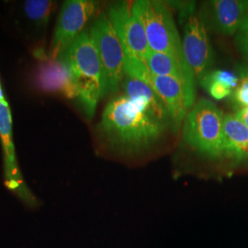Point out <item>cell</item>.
Here are the masks:
<instances>
[{
	"instance_id": "obj_1",
	"label": "cell",
	"mask_w": 248,
	"mask_h": 248,
	"mask_svg": "<svg viewBox=\"0 0 248 248\" xmlns=\"http://www.w3.org/2000/svg\"><path fill=\"white\" fill-rule=\"evenodd\" d=\"M168 125L140 103L123 95L107 105L99 132L112 146L136 149L156 141Z\"/></svg>"
},
{
	"instance_id": "obj_2",
	"label": "cell",
	"mask_w": 248,
	"mask_h": 248,
	"mask_svg": "<svg viewBox=\"0 0 248 248\" xmlns=\"http://www.w3.org/2000/svg\"><path fill=\"white\" fill-rule=\"evenodd\" d=\"M71 72L80 103L92 118L98 100L107 92L106 79L97 48L89 33L83 31L59 57Z\"/></svg>"
},
{
	"instance_id": "obj_3",
	"label": "cell",
	"mask_w": 248,
	"mask_h": 248,
	"mask_svg": "<svg viewBox=\"0 0 248 248\" xmlns=\"http://www.w3.org/2000/svg\"><path fill=\"white\" fill-rule=\"evenodd\" d=\"M133 10L142 23L151 51L185 59L177 27L166 3L138 0L133 2Z\"/></svg>"
},
{
	"instance_id": "obj_4",
	"label": "cell",
	"mask_w": 248,
	"mask_h": 248,
	"mask_svg": "<svg viewBox=\"0 0 248 248\" xmlns=\"http://www.w3.org/2000/svg\"><path fill=\"white\" fill-rule=\"evenodd\" d=\"M125 61L124 70L127 77L145 83L158 95L169 111L175 130H178L187 111L194 104L195 93L178 80L153 74L142 60L126 57Z\"/></svg>"
},
{
	"instance_id": "obj_5",
	"label": "cell",
	"mask_w": 248,
	"mask_h": 248,
	"mask_svg": "<svg viewBox=\"0 0 248 248\" xmlns=\"http://www.w3.org/2000/svg\"><path fill=\"white\" fill-rule=\"evenodd\" d=\"M222 112L211 100L202 98L186 114L183 138L194 149L218 157L223 154Z\"/></svg>"
},
{
	"instance_id": "obj_6",
	"label": "cell",
	"mask_w": 248,
	"mask_h": 248,
	"mask_svg": "<svg viewBox=\"0 0 248 248\" xmlns=\"http://www.w3.org/2000/svg\"><path fill=\"white\" fill-rule=\"evenodd\" d=\"M89 35L104 70L107 92L115 93L124 80L126 55L109 18L100 16L91 27Z\"/></svg>"
},
{
	"instance_id": "obj_7",
	"label": "cell",
	"mask_w": 248,
	"mask_h": 248,
	"mask_svg": "<svg viewBox=\"0 0 248 248\" xmlns=\"http://www.w3.org/2000/svg\"><path fill=\"white\" fill-rule=\"evenodd\" d=\"M0 142L4 156L5 185L30 210L37 209L40 202L31 192L18 167L12 140V118L9 103L0 101Z\"/></svg>"
},
{
	"instance_id": "obj_8",
	"label": "cell",
	"mask_w": 248,
	"mask_h": 248,
	"mask_svg": "<svg viewBox=\"0 0 248 248\" xmlns=\"http://www.w3.org/2000/svg\"><path fill=\"white\" fill-rule=\"evenodd\" d=\"M98 4L90 0H68L62 4L55 27L49 57L59 58L82 32L98 10Z\"/></svg>"
},
{
	"instance_id": "obj_9",
	"label": "cell",
	"mask_w": 248,
	"mask_h": 248,
	"mask_svg": "<svg viewBox=\"0 0 248 248\" xmlns=\"http://www.w3.org/2000/svg\"><path fill=\"white\" fill-rule=\"evenodd\" d=\"M183 54L194 78L201 83L209 74L213 62V52L205 23L194 15L185 14Z\"/></svg>"
},
{
	"instance_id": "obj_10",
	"label": "cell",
	"mask_w": 248,
	"mask_h": 248,
	"mask_svg": "<svg viewBox=\"0 0 248 248\" xmlns=\"http://www.w3.org/2000/svg\"><path fill=\"white\" fill-rule=\"evenodd\" d=\"M109 19L123 45L126 57L144 62L150 51L142 23L133 13V2H120L109 9Z\"/></svg>"
},
{
	"instance_id": "obj_11",
	"label": "cell",
	"mask_w": 248,
	"mask_h": 248,
	"mask_svg": "<svg viewBox=\"0 0 248 248\" xmlns=\"http://www.w3.org/2000/svg\"><path fill=\"white\" fill-rule=\"evenodd\" d=\"M32 81L36 88L44 92L59 94L69 99L78 97L71 72L60 58L44 56L36 65Z\"/></svg>"
},
{
	"instance_id": "obj_12",
	"label": "cell",
	"mask_w": 248,
	"mask_h": 248,
	"mask_svg": "<svg viewBox=\"0 0 248 248\" xmlns=\"http://www.w3.org/2000/svg\"><path fill=\"white\" fill-rule=\"evenodd\" d=\"M206 22L222 34L232 35L248 18V1L214 0L205 5ZM203 20V21H205Z\"/></svg>"
},
{
	"instance_id": "obj_13",
	"label": "cell",
	"mask_w": 248,
	"mask_h": 248,
	"mask_svg": "<svg viewBox=\"0 0 248 248\" xmlns=\"http://www.w3.org/2000/svg\"><path fill=\"white\" fill-rule=\"evenodd\" d=\"M144 62L153 74L178 80L192 93H195V78L185 59L150 50L144 58Z\"/></svg>"
},
{
	"instance_id": "obj_14",
	"label": "cell",
	"mask_w": 248,
	"mask_h": 248,
	"mask_svg": "<svg viewBox=\"0 0 248 248\" xmlns=\"http://www.w3.org/2000/svg\"><path fill=\"white\" fill-rule=\"evenodd\" d=\"M124 88V96L140 103L152 115L161 122L167 124L171 122L169 111L162 99L148 85L140 80L127 77Z\"/></svg>"
},
{
	"instance_id": "obj_15",
	"label": "cell",
	"mask_w": 248,
	"mask_h": 248,
	"mask_svg": "<svg viewBox=\"0 0 248 248\" xmlns=\"http://www.w3.org/2000/svg\"><path fill=\"white\" fill-rule=\"evenodd\" d=\"M223 154L236 160L248 157V128L235 115L224 116L222 125Z\"/></svg>"
},
{
	"instance_id": "obj_16",
	"label": "cell",
	"mask_w": 248,
	"mask_h": 248,
	"mask_svg": "<svg viewBox=\"0 0 248 248\" xmlns=\"http://www.w3.org/2000/svg\"><path fill=\"white\" fill-rule=\"evenodd\" d=\"M56 3L50 0H29L24 3V13L27 18L37 26L45 27L50 21Z\"/></svg>"
},
{
	"instance_id": "obj_17",
	"label": "cell",
	"mask_w": 248,
	"mask_h": 248,
	"mask_svg": "<svg viewBox=\"0 0 248 248\" xmlns=\"http://www.w3.org/2000/svg\"><path fill=\"white\" fill-rule=\"evenodd\" d=\"M205 78L217 81V82L222 84L223 86H225V87H227V88L231 89H236L237 84H238V78L233 73L224 71V70H217V71L209 73L203 79H205Z\"/></svg>"
},
{
	"instance_id": "obj_18",
	"label": "cell",
	"mask_w": 248,
	"mask_h": 248,
	"mask_svg": "<svg viewBox=\"0 0 248 248\" xmlns=\"http://www.w3.org/2000/svg\"><path fill=\"white\" fill-rule=\"evenodd\" d=\"M201 85L209 91L211 96L216 99H222L228 97L232 92V89L223 86L221 83L213 80L205 79L201 82Z\"/></svg>"
},
{
	"instance_id": "obj_19",
	"label": "cell",
	"mask_w": 248,
	"mask_h": 248,
	"mask_svg": "<svg viewBox=\"0 0 248 248\" xmlns=\"http://www.w3.org/2000/svg\"><path fill=\"white\" fill-rule=\"evenodd\" d=\"M233 99L237 105L242 107V108L248 107V75L244 76L239 85H237Z\"/></svg>"
},
{
	"instance_id": "obj_20",
	"label": "cell",
	"mask_w": 248,
	"mask_h": 248,
	"mask_svg": "<svg viewBox=\"0 0 248 248\" xmlns=\"http://www.w3.org/2000/svg\"><path fill=\"white\" fill-rule=\"evenodd\" d=\"M236 41L241 52L248 60V18L240 27L239 31H237Z\"/></svg>"
},
{
	"instance_id": "obj_21",
	"label": "cell",
	"mask_w": 248,
	"mask_h": 248,
	"mask_svg": "<svg viewBox=\"0 0 248 248\" xmlns=\"http://www.w3.org/2000/svg\"><path fill=\"white\" fill-rule=\"evenodd\" d=\"M235 116L248 128V107L241 108Z\"/></svg>"
},
{
	"instance_id": "obj_22",
	"label": "cell",
	"mask_w": 248,
	"mask_h": 248,
	"mask_svg": "<svg viewBox=\"0 0 248 248\" xmlns=\"http://www.w3.org/2000/svg\"><path fill=\"white\" fill-rule=\"evenodd\" d=\"M3 100H5V98H4V95H3V90H2L1 83H0V101H3Z\"/></svg>"
}]
</instances>
